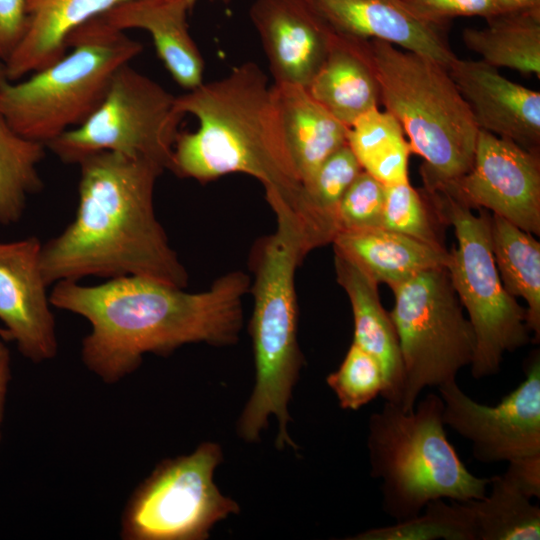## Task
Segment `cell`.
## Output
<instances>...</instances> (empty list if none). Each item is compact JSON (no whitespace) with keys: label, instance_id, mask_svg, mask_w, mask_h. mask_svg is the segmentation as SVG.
Instances as JSON below:
<instances>
[{"label":"cell","instance_id":"cell-1","mask_svg":"<svg viewBox=\"0 0 540 540\" xmlns=\"http://www.w3.org/2000/svg\"><path fill=\"white\" fill-rule=\"evenodd\" d=\"M154 279L122 276L98 285L60 281L49 295L52 306L91 325L81 355L106 383L133 372L147 353L166 355L189 343L229 345L238 340L242 301L250 278L231 271L201 292H186Z\"/></svg>","mask_w":540,"mask_h":540},{"label":"cell","instance_id":"cell-2","mask_svg":"<svg viewBox=\"0 0 540 540\" xmlns=\"http://www.w3.org/2000/svg\"><path fill=\"white\" fill-rule=\"evenodd\" d=\"M73 221L41 249L48 285L88 276H141L185 288L188 273L154 211L164 169L114 152L81 160Z\"/></svg>","mask_w":540,"mask_h":540},{"label":"cell","instance_id":"cell-3","mask_svg":"<svg viewBox=\"0 0 540 540\" xmlns=\"http://www.w3.org/2000/svg\"><path fill=\"white\" fill-rule=\"evenodd\" d=\"M175 107L196 117L199 126L178 133L171 172L199 182L250 175L264 186L270 207L287 208L306 231L302 184L282 136L272 87L257 64L246 62L219 80L203 82L175 97Z\"/></svg>","mask_w":540,"mask_h":540},{"label":"cell","instance_id":"cell-4","mask_svg":"<svg viewBox=\"0 0 540 540\" xmlns=\"http://www.w3.org/2000/svg\"><path fill=\"white\" fill-rule=\"evenodd\" d=\"M443 407L440 395L429 393L409 411L385 401L369 418L370 473L381 480L382 509L395 522L435 499L465 502L487 494L490 479L473 475L449 442Z\"/></svg>","mask_w":540,"mask_h":540},{"label":"cell","instance_id":"cell-5","mask_svg":"<svg viewBox=\"0 0 540 540\" xmlns=\"http://www.w3.org/2000/svg\"><path fill=\"white\" fill-rule=\"evenodd\" d=\"M381 103L420 155L423 182L448 183L473 162L479 128L448 70L420 54L369 40Z\"/></svg>","mask_w":540,"mask_h":540},{"label":"cell","instance_id":"cell-6","mask_svg":"<svg viewBox=\"0 0 540 540\" xmlns=\"http://www.w3.org/2000/svg\"><path fill=\"white\" fill-rule=\"evenodd\" d=\"M72 51L25 80L0 76V115L20 135L46 146L82 124L103 101L117 70L138 56L140 42L100 16L68 39Z\"/></svg>","mask_w":540,"mask_h":540},{"label":"cell","instance_id":"cell-7","mask_svg":"<svg viewBox=\"0 0 540 540\" xmlns=\"http://www.w3.org/2000/svg\"><path fill=\"white\" fill-rule=\"evenodd\" d=\"M425 196L453 228L456 247L447 266L453 287L467 311L476 348L471 374H496L503 355L530 341L526 309L503 287L491 248L490 216L476 215L444 186L425 183Z\"/></svg>","mask_w":540,"mask_h":540},{"label":"cell","instance_id":"cell-8","mask_svg":"<svg viewBox=\"0 0 540 540\" xmlns=\"http://www.w3.org/2000/svg\"><path fill=\"white\" fill-rule=\"evenodd\" d=\"M392 290L389 314L404 367L399 406L409 411L424 388L456 380L471 364L476 338L447 267L422 271Z\"/></svg>","mask_w":540,"mask_h":540},{"label":"cell","instance_id":"cell-9","mask_svg":"<svg viewBox=\"0 0 540 540\" xmlns=\"http://www.w3.org/2000/svg\"><path fill=\"white\" fill-rule=\"evenodd\" d=\"M175 97L125 64L114 74L97 109L46 147L69 164L99 152H114L171 171L178 127L184 117L175 107Z\"/></svg>","mask_w":540,"mask_h":540},{"label":"cell","instance_id":"cell-10","mask_svg":"<svg viewBox=\"0 0 540 540\" xmlns=\"http://www.w3.org/2000/svg\"><path fill=\"white\" fill-rule=\"evenodd\" d=\"M223 459L214 442L160 463L128 503L121 536L128 540H203L218 522L239 513L214 472Z\"/></svg>","mask_w":540,"mask_h":540},{"label":"cell","instance_id":"cell-11","mask_svg":"<svg viewBox=\"0 0 540 540\" xmlns=\"http://www.w3.org/2000/svg\"><path fill=\"white\" fill-rule=\"evenodd\" d=\"M276 229L255 255L254 306L250 323L255 378L268 386L294 381L303 357L297 342L295 273L311 251L302 228L284 207L272 209Z\"/></svg>","mask_w":540,"mask_h":540},{"label":"cell","instance_id":"cell-12","mask_svg":"<svg viewBox=\"0 0 540 540\" xmlns=\"http://www.w3.org/2000/svg\"><path fill=\"white\" fill-rule=\"evenodd\" d=\"M444 424L466 438L483 463L540 456V357L533 355L525 379L495 406L476 402L456 380L439 387Z\"/></svg>","mask_w":540,"mask_h":540},{"label":"cell","instance_id":"cell-13","mask_svg":"<svg viewBox=\"0 0 540 540\" xmlns=\"http://www.w3.org/2000/svg\"><path fill=\"white\" fill-rule=\"evenodd\" d=\"M437 184L470 208H485L526 232L540 234L538 153L479 129L469 171L456 181Z\"/></svg>","mask_w":540,"mask_h":540},{"label":"cell","instance_id":"cell-14","mask_svg":"<svg viewBox=\"0 0 540 540\" xmlns=\"http://www.w3.org/2000/svg\"><path fill=\"white\" fill-rule=\"evenodd\" d=\"M35 236L0 242V321L24 357L39 363L57 353L49 286Z\"/></svg>","mask_w":540,"mask_h":540},{"label":"cell","instance_id":"cell-15","mask_svg":"<svg viewBox=\"0 0 540 540\" xmlns=\"http://www.w3.org/2000/svg\"><path fill=\"white\" fill-rule=\"evenodd\" d=\"M249 15L274 83L307 87L328 53L334 29L309 0H254Z\"/></svg>","mask_w":540,"mask_h":540},{"label":"cell","instance_id":"cell-16","mask_svg":"<svg viewBox=\"0 0 540 540\" xmlns=\"http://www.w3.org/2000/svg\"><path fill=\"white\" fill-rule=\"evenodd\" d=\"M447 70L479 129L539 152L538 91L510 81L482 60L457 57Z\"/></svg>","mask_w":540,"mask_h":540},{"label":"cell","instance_id":"cell-17","mask_svg":"<svg viewBox=\"0 0 540 540\" xmlns=\"http://www.w3.org/2000/svg\"><path fill=\"white\" fill-rule=\"evenodd\" d=\"M337 32L377 39L428 57L447 69L457 58L445 36L448 24L427 21L403 0H309Z\"/></svg>","mask_w":540,"mask_h":540},{"label":"cell","instance_id":"cell-18","mask_svg":"<svg viewBox=\"0 0 540 540\" xmlns=\"http://www.w3.org/2000/svg\"><path fill=\"white\" fill-rule=\"evenodd\" d=\"M188 11L186 0H128L100 17L122 31H148L171 77L189 91L203 83L204 60L189 32Z\"/></svg>","mask_w":540,"mask_h":540},{"label":"cell","instance_id":"cell-19","mask_svg":"<svg viewBox=\"0 0 540 540\" xmlns=\"http://www.w3.org/2000/svg\"><path fill=\"white\" fill-rule=\"evenodd\" d=\"M128 0H26V23L3 75L17 81L62 58L71 33Z\"/></svg>","mask_w":540,"mask_h":540},{"label":"cell","instance_id":"cell-20","mask_svg":"<svg viewBox=\"0 0 540 540\" xmlns=\"http://www.w3.org/2000/svg\"><path fill=\"white\" fill-rule=\"evenodd\" d=\"M306 88L347 127L362 114L378 108L380 88L369 40L335 31L322 65Z\"/></svg>","mask_w":540,"mask_h":540},{"label":"cell","instance_id":"cell-21","mask_svg":"<svg viewBox=\"0 0 540 540\" xmlns=\"http://www.w3.org/2000/svg\"><path fill=\"white\" fill-rule=\"evenodd\" d=\"M337 282L345 290L354 318L353 342L380 365L385 401L400 405L404 387V367L397 333L389 312L383 308L378 283L343 254L334 251Z\"/></svg>","mask_w":540,"mask_h":540},{"label":"cell","instance_id":"cell-22","mask_svg":"<svg viewBox=\"0 0 540 540\" xmlns=\"http://www.w3.org/2000/svg\"><path fill=\"white\" fill-rule=\"evenodd\" d=\"M282 136L301 184L334 152L347 144L348 127L315 100L307 88L273 84Z\"/></svg>","mask_w":540,"mask_h":540},{"label":"cell","instance_id":"cell-23","mask_svg":"<svg viewBox=\"0 0 540 540\" xmlns=\"http://www.w3.org/2000/svg\"><path fill=\"white\" fill-rule=\"evenodd\" d=\"M337 251L374 281L391 289L418 273L447 267L450 252L385 228L340 231L332 241Z\"/></svg>","mask_w":540,"mask_h":540},{"label":"cell","instance_id":"cell-24","mask_svg":"<svg viewBox=\"0 0 540 540\" xmlns=\"http://www.w3.org/2000/svg\"><path fill=\"white\" fill-rule=\"evenodd\" d=\"M462 40L493 67L540 77V6L490 16L481 29L465 28Z\"/></svg>","mask_w":540,"mask_h":540},{"label":"cell","instance_id":"cell-25","mask_svg":"<svg viewBox=\"0 0 540 540\" xmlns=\"http://www.w3.org/2000/svg\"><path fill=\"white\" fill-rule=\"evenodd\" d=\"M492 254L503 287L527 304L526 323L540 337V243L505 218L490 216Z\"/></svg>","mask_w":540,"mask_h":540},{"label":"cell","instance_id":"cell-26","mask_svg":"<svg viewBox=\"0 0 540 540\" xmlns=\"http://www.w3.org/2000/svg\"><path fill=\"white\" fill-rule=\"evenodd\" d=\"M347 144L363 171L384 185L409 182V142L397 119L375 108L359 116L349 127Z\"/></svg>","mask_w":540,"mask_h":540},{"label":"cell","instance_id":"cell-27","mask_svg":"<svg viewBox=\"0 0 540 540\" xmlns=\"http://www.w3.org/2000/svg\"><path fill=\"white\" fill-rule=\"evenodd\" d=\"M489 479V495L467 501L477 540H539V507L503 475Z\"/></svg>","mask_w":540,"mask_h":540},{"label":"cell","instance_id":"cell-28","mask_svg":"<svg viewBox=\"0 0 540 540\" xmlns=\"http://www.w3.org/2000/svg\"><path fill=\"white\" fill-rule=\"evenodd\" d=\"M362 168L348 144L329 156L302 184L303 206L315 248L332 243L338 233L339 202Z\"/></svg>","mask_w":540,"mask_h":540},{"label":"cell","instance_id":"cell-29","mask_svg":"<svg viewBox=\"0 0 540 540\" xmlns=\"http://www.w3.org/2000/svg\"><path fill=\"white\" fill-rule=\"evenodd\" d=\"M46 146L17 133L0 115V224L17 223L27 197L40 191L37 170Z\"/></svg>","mask_w":540,"mask_h":540},{"label":"cell","instance_id":"cell-30","mask_svg":"<svg viewBox=\"0 0 540 540\" xmlns=\"http://www.w3.org/2000/svg\"><path fill=\"white\" fill-rule=\"evenodd\" d=\"M353 540H477L468 502L435 499L415 517L386 527L364 531Z\"/></svg>","mask_w":540,"mask_h":540},{"label":"cell","instance_id":"cell-31","mask_svg":"<svg viewBox=\"0 0 540 540\" xmlns=\"http://www.w3.org/2000/svg\"><path fill=\"white\" fill-rule=\"evenodd\" d=\"M326 382L335 393L340 407L349 410L360 409L382 395L385 388L378 362L354 342L338 369L327 376Z\"/></svg>","mask_w":540,"mask_h":540},{"label":"cell","instance_id":"cell-32","mask_svg":"<svg viewBox=\"0 0 540 540\" xmlns=\"http://www.w3.org/2000/svg\"><path fill=\"white\" fill-rule=\"evenodd\" d=\"M382 228L444 248L432 222L425 195L409 182L385 185Z\"/></svg>","mask_w":540,"mask_h":540},{"label":"cell","instance_id":"cell-33","mask_svg":"<svg viewBox=\"0 0 540 540\" xmlns=\"http://www.w3.org/2000/svg\"><path fill=\"white\" fill-rule=\"evenodd\" d=\"M384 204L385 185L362 170L337 207L338 232L381 228Z\"/></svg>","mask_w":540,"mask_h":540},{"label":"cell","instance_id":"cell-34","mask_svg":"<svg viewBox=\"0 0 540 540\" xmlns=\"http://www.w3.org/2000/svg\"><path fill=\"white\" fill-rule=\"evenodd\" d=\"M419 17L439 24L460 16L488 18L498 14L496 0H403Z\"/></svg>","mask_w":540,"mask_h":540},{"label":"cell","instance_id":"cell-35","mask_svg":"<svg viewBox=\"0 0 540 540\" xmlns=\"http://www.w3.org/2000/svg\"><path fill=\"white\" fill-rule=\"evenodd\" d=\"M26 23V0H0V61L11 55Z\"/></svg>","mask_w":540,"mask_h":540},{"label":"cell","instance_id":"cell-36","mask_svg":"<svg viewBox=\"0 0 540 540\" xmlns=\"http://www.w3.org/2000/svg\"><path fill=\"white\" fill-rule=\"evenodd\" d=\"M503 476L529 498L540 497V456L509 462Z\"/></svg>","mask_w":540,"mask_h":540},{"label":"cell","instance_id":"cell-37","mask_svg":"<svg viewBox=\"0 0 540 540\" xmlns=\"http://www.w3.org/2000/svg\"><path fill=\"white\" fill-rule=\"evenodd\" d=\"M10 380V353L5 341L0 339V425L3 420L5 397Z\"/></svg>","mask_w":540,"mask_h":540},{"label":"cell","instance_id":"cell-38","mask_svg":"<svg viewBox=\"0 0 540 540\" xmlns=\"http://www.w3.org/2000/svg\"><path fill=\"white\" fill-rule=\"evenodd\" d=\"M498 14L540 6V0H496Z\"/></svg>","mask_w":540,"mask_h":540},{"label":"cell","instance_id":"cell-39","mask_svg":"<svg viewBox=\"0 0 540 540\" xmlns=\"http://www.w3.org/2000/svg\"><path fill=\"white\" fill-rule=\"evenodd\" d=\"M0 338L3 339L4 341H11L7 330L1 326H0Z\"/></svg>","mask_w":540,"mask_h":540},{"label":"cell","instance_id":"cell-40","mask_svg":"<svg viewBox=\"0 0 540 540\" xmlns=\"http://www.w3.org/2000/svg\"><path fill=\"white\" fill-rule=\"evenodd\" d=\"M197 0H186L190 10L194 7L195 3H196ZM212 1H222L224 3H227L229 2V0H212Z\"/></svg>","mask_w":540,"mask_h":540},{"label":"cell","instance_id":"cell-41","mask_svg":"<svg viewBox=\"0 0 540 540\" xmlns=\"http://www.w3.org/2000/svg\"><path fill=\"white\" fill-rule=\"evenodd\" d=\"M1 74H2V67H0V76H1Z\"/></svg>","mask_w":540,"mask_h":540},{"label":"cell","instance_id":"cell-42","mask_svg":"<svg viewBox=\"0 0 540 540\" xmlns=\"http://www.w3.org/2000/svg\"><path fill=\"white\" fill-rule=\"evenodd\" d=\"M0 439H1V434H0Z\"/></svg>","mask_w":540,"mask_h":540}]
</instances>
